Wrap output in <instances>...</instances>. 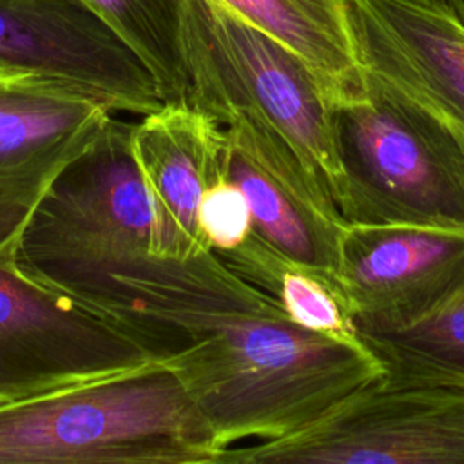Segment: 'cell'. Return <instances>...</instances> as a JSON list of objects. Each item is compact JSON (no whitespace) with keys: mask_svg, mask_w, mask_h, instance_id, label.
Instances as JSON below:
<instances>
[{"mask_svg":"<svg viewBox=\"0 0 464 464\" xmlns=\"http://www.w3.org/2000/svg\"><path fill=\"white\" fill-rule=\"evenodd\" d=\"M112 121L94 91L71 80L0 65V266L14 257L34 210Z\"/></svg>","mask_w":464,"mask_h":464,"instance_id":"ba28073f","label":"cell"},{"mask_svg":"<svg viewBox=\"0 0 464 464\" xmlns=\"http://www.w3.org/2000/svg\"><path fill=\"white\" fill-rule=\"evenodd\" d=\"M221 125L228 141L227 176L248 201L252 232L288 259L339 281L348 223L330 194L265 123L234 114Z\"/></svg>","mask_w":464,"mask_h":464,"instance_id":"8fae6325","label":"cell"},{"mask_svg":"<svg viewBox=\"0 0 464 464\" xmlns=\"http://www.w3.org/2000/svg\"><path fill=\"white\" fill-rule=\"evenodd\" d=\"M357 63L464 138V24L448 0H341Z\"/></svg>","mask_w":464,"mask_h":464,"instance_id":"7c38bea8","label":"cell"},{"mask_svg":"<svg viewBox=\"0 0 464 464\" xmlns=\"http://www.w3.org/2000/svg\"><path fill=\"white\" fill-rule=\"evenodd\" d=\"M199 225L214 250L239 245L252 230L250 207L241 188L227 178L216 181L203 196Z\"/></svg>","mask_w":464,"mask_h":464,"instance_id":"ac0fdd59","label":"cell"},{"mask_svg":"<svg viewBox=\"0 0 464 464\" xmlns=\"http://www.w3.org/2000/svg\"><path fill=\"white\" fill-rule=\"evenodd\" d=\"M145 62L163 102L188 103L183 49L185 0H83ZM190 105V103H188Z\"/></svg>","mask_w":464,"mask_h":464,"instance_id":"2e32d148","label":"cell"},{"mask_svg":"<svg viewBox=\"0 0 464 464\" xmlns=\"http://www.w3.org/2000/svg\"><path fill=\"white\" fill-rule=\"evenodd\" d=\"M214 252L243 281L274 299L292 323L335 339H359L348 299L334 277L288 259L252 230L239 245Z\"/></svg>","mask_w":464,"mask_h":464,"instance_id":"5bb4252c","label":"cell"},{"mask_svg":"<svg viewBox=\"0 0 464 464\" xmlns=\"http://www.w3.org/2000/svg\"><path fill=\"white\" fill-rule=\"evenodd\" d=\"M246 451L254 464H464V392L381 379L304 430Z\"/></svg>","mask_w":464,"mask_h":464,"instance_id":"52a82bcc","label":"cell"},{"mask_svg":"<svg viewBox=\"0 0 464 464\" xmlns=\"http://www.w3.org/2000/svg\"><path fill=\"white\" fill-rule=\"evenodd\" d=\"M130 150L145 185L198 250H210L199 207L228 170L225 127L188 103H167L130 125Z\"/></svg>","mask_w":464,"mask_h":464,"instance_id":"4fadbf2b","label":"cell"},{"mask_svg":"<svg viewBox=\"0 0 464 464\" xmlns=\"http://www.w3.org/2000/svg\"><path fill=\"white\" fill-rule=\"evenodd\" d=\"M183 49L188 103L219 123L236 114L270 127L337 207L343 176L326 80L219 0H185Z\"/></svg>","mask_w":464,"mask_h":464,"instance_id":"5b68a950","label":"cell"},{"mask_svg":"<svg viewBox=\"0 0 464 464\" xmlns=\"http://www.w3.org/2000/svg\"><path fill=\"white\" fill-rule=\"evenodd\" d=\"M14 270L130 332L163 361L236 315L279 304L198 250L158 205L112 118L47 190L22 234Z\"/></svg>","mask_w":464,"mask_h":464,"instance_id":"6da1fadb","label":"cell"},{"mask_svg":"<svg viewBox=\"0 0 464 464\" xmlns=\"http://www.w3.org/2000/svg\"><path fill=\"white\" fill-rule=\"evenodd\" d=\"M218 451L167 361L0 406V464H187Z\"/></svg>","mask_w":464,"mask_h":464,"instance_id":"277c9868","label":"cell"},{"mask_svg":"<svg viewBox=\"0 0 464 464\" xmlns=\"http://www.w3.org/2000/svg\"><path fill=\"white\" fill-rule=\"evenodd\" d=\"M212 428L218 448L294 435L381 381L361 341L310 332L281 308L236 315L167 359Z\"/></svg>","mask_w":464,"mask_h":464,"instance_id":"7a4b0ae2","label":"cell"},{"mask_svg":"<svg viewBox=\"0 0 464 464\" xmlns=\"http://www.w3.org/2000/svg\"><path fill=\"white\" fill-rule=\"evenodd\" d=\"M294 2H297L303 9H306L312 16H315L328 27L341 33H348L341 0H294Z\"/></svg>","mask_w":464,"mask_h":464,"instance_id":"d6986e66","label":"cell"},{"mask_svg":"<svg viewBox=\"0 0 464 464\" xmlns=\"http://www.w3.org/2000/svg\"><path fill=\"white\" fill-rule=\"evenodd\" d=\"M339 281L357 335L411 328L464 301V232L348 225Z\"/></svg>","mask_w":464,"mask_h":464,"instance_id":"9c48e42d","label":"cell"},{"mask_svg":"<svg viewBox=\"0 0 464 464\" xmlns=\"http://www.w3.org/2000/svg\"><path fill=\"white\" fill-rule=\"evenodd\" d=\"M448 4L451 5V9L459 16V20L464 24V0H448Z\"/></svg>","mask_w":464,"mask_h":464,"instance_id":"ffe728a7","label":"cell"},{"mask_svg":"<svg viewBox=\"0 0 464 464\" xmlns=\"http://www.w3.org/2000/svg\"><path fill=\"white\" fill-rule=\"evenodd\" d=\"M0 65L80 83L112 111L165 105L145 62L83 0H0Z\"/></svg>","mask_w":464,"mask_h":464,"instance_id":"30bf717a","label":"cell"},{"mask_svg":"<svg viewBox=\"0 0 464 464\" xmlns=\"http://www.w3.org/2000/svg\"><path fill=\"white\" fill-rule=\"evenodd\" d=\"M163 361L121 326L0 266V406Z\"/></svg>","mask_w":464,"mask_h":464,"instance_id":"8992f818","label":"cell"},{"mask_svg":"<svg viewBox=\"0 0 464 464\" xmlns=\"http://www.w3.org/2000/svg\"><path fill=\"white\" fill-rule=\"evenodd\" d=\"M359 339L381 361L384 382L464 392V301L411 328Z\"/></svg>","mask_w":464,"mask_h":464,"instance_id":"9a60e30c","label":"cell"},{"mask_svg":"<svg viewBox=\"0 0 464 464\" xmlns=\"http://www.w3.org/2000/svg\"><path fill=\"white\" fill-rule=\"evenodd\" d=\"M332 121L348 225L464 232V138L451 123L362 67L334 92Z\"/></svg>","mask_w":464,"mask_h":464,"instance_id":"3957f363","label":"cell"},{"mask_svg":"<svg viewBox=\"0 0 464 464\" xmlns=\"http://www.w3.org/2000/svg\"><path fill=\"white\" fill-rule=\"evenodd\" d=\"M308 62L334 92L359 82L361 67L348 33L335 31L294 0H219Z\"/></svg>","mask_w":464,"mask_h":464,"instance_id":"e0dca14e","label":"cell"}]
</instances>
